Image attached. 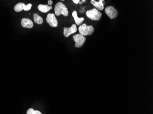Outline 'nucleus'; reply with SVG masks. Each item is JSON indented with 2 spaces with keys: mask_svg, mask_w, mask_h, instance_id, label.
<instances>
[{
  "mask_svg": "<svg viewBox=\"0 0 153 114\" xmlns=\"http://www.w3.org/2000/svg\"><path fill=\"white\" fill-rule=\"evenodd\" d=\"M21 25L25 28H31L33 27V24L30 19L24 18L21 20Z\"/></svg>",
  "mask_w": 153,
  "mask_h": 114,
  "instance_id": "6e6552de",
  "label": "nucleus"
},
{
  "mask_svg": "<svg viewBox=\"0 0 153 114\" xmlns=\"http://www.w3.org/2000/svg\"><path fill=\"white\" fill-rule=\"evenodd\" d=\"M33 20L34 22L38 24H41L43 23V19L38 15V14L34 13L33 14Z\"/></svg>",
  "mask_w": 153,
  "mask_h": 114,
  "instance_id": "f8f14e48",
  "label": "nucleus"
},
{
  "mask_svg": "<svg viewBox=\"0 0 153 114\" xmlns=\"http://www.w3.org/2000/svg\"><path fill=\"white\" fill-rule=\"evenodd\" d=\"M32 4L31 3H29V4H27V5H25V8H24V10L25 11H29L30 10L31 8Z\"/></svg>",
  "mask_w": 153,
  "mask_h": 114,
  "instance_id": "4468645a",
  "label": "nucleus"
},
{
  "mask_svg": "<svg viewBox=\"0 0 153 114\" xmlns=\"http://www.w3.org/2000/svg\"><path fill=\"white\" fill-rule=\"evenodd\" d=\"M73 38L75 42V47L76 48H81L82 47L86 40V38L80 33L74 35Z\"/></svg>",
  "mask_w": 153,
  "mask_h": 114,
  "instance_id": "20e7f679",
  "label": "nucleus"
},
{
  "mask_svg": "<svg viewBox=\"0 0 153 114\" xmlns=\"http://www.w3.org/2000/svg\"><path fill=\"white\" fill-rule=\"evenodd\" d=\"M72 16H73V18L74 19L75 22L76 24L77 25H80L83 22L84 20H85L83 18H79L78 17L77 12L76 11H74L73 13H72Z\"/></svg>",
  "mask_w": 153,
  "mask_h": 114,
  "instance_id": "9b49d317",
  "label": "nucleus"
},
{
  "mask_svg": "<svg viewBox=\"0 0 153 114\" xmlns=\"http://www.w3.org/2000/svg\"><path fill=\"white\" fill-rule=\"evenodd\" d=\"M77 31L76 26L74 24L70 27H64L63 28V34L66 37H68L71 34L75 33Z\"/></svg>",
  "mask_w": 153,
  "mask_h": 114,
  "instance_id": "0eeeda50",
  "label": "nucleus"
},
{
  "mask_svg": "<svg viewBox=\"0 0 153 114\" xmlns=\"http://www.w3.org/2000/svg\"><path fill=\"white\" fill-rule=\"evenodd\" d=\"M79 30L80 34L85 36L91 35L94 32V29L93 26H87L86 24H84L79 27Z\"/></svg>",
  "mask_w": 153,
  "mask_h": 114,
  "instance_id": "f03ea898",
  "label": "nucleus"
},
{
  "mask_svg": "<svg viewBox=\"0 0 153 114\" xmlns=\"http://www.w3.org/2000/svg\"><path fill=\"white\" fill-rule=\"evenodd\" d=\"M73 2L74 3H75V4H78V3H79L80 1L79 0H73Z\"/></svg>",
  "mask_w": 153,
  "mask_h": 114,
  "instance_id": "dca6fc26",
  "label": "nucleus"
},
{
  "mask_svg": "<svg viewBox=\"0 0 153 114\" xmlns=\"http://www.w3.org/2000/svg\"><path fill=\"white\" fill-rule=\"evenodd\" d=\"M83 1V2H85V1H84V0H83V1Z\"/></svg>",
  "mask_w": 153,
  "mask_h": 114,
  "instance_id": "6ab92c4d",
  "label": "nucleus"
},
{
  "mask_svg": "<svg viewBox=\"0 0 153 114\" xmlns=\"http://www.w3.org/2000/svg\"><path fill=\"white\" fill-rule=\"evenodd\" d=\"M34 114H42V113L39 110H34Z\"/></svg>",
  "mask_w": 153,
  "mask_h": 114,
  "instance_id": "f3484780",
  "label": "nucleus"
},
{
  "mask_svg": "<svg viewBox=\"0 0 153 114\" xmlns=\"http://www.w3.org/2000/svg\"><path fill=\"white\" fill-rule=\"evenodd\" d=\"M105 13L110 19H114L117 18L118 15V12L117 9L113 6H108L105 9Z\"/></svg>",
  "mask_w": 153,
  "mask_h": 114,
  "instance_id": "39448f33",
  "label": "nucleus"
},
{
  "mask_svg": "<svg viewBox=\"0 0 153 114\" xmlns=\"http://www.w3.org/2000/svg\"><path fill=\"white\" fill-rule=\"evenodd\" d=\"M25 6V4L24 3H22V2H19L15 5L14 7V10L16 12H20L24 10Z\"/></svg>",
  "mask_w": 153,
  "mask_h": 114,
  "instance_id": "ddd939ff",
  "label": "nucleus"
},
{
  "mask_svg": "<svg viewBox=\"0 0 153 114\" xmlns=\"http://www.w3.org/2000/svg\"><path fill=\"white\" fill-rule=\"evenodd\" d=\"M52 6L47 5L39 4L38 7L39 10L42 13H46L52 9Z\"/></svg>",
  "mask_w": 153,
  "mask_h": 114,
  "instance_id": "9d476101",
  "label": "nucleus"
},
{
  "mask_svg": "<svg viewBox=\"0 0 153 114\" xmlns=\"http://www.w3.org/2000/svg\"><path fill=\"white\" fill-rule=\"evenodd\" d=\"M55 14L57 16L61 15L67 17L68 15V8L62 2H58L56 4L55 7Z\"/></svg>",
  "mask_w": 153,
  "mask_h": 114,
  "instance_id": "f257e3e1",
  "label": "nucleus"
},
{
  "mask_svg": "<svg viewBox=\"0 0 153 114\" xmlns=\"http://www.w3.org/2000/svg\"><path fill=\"white\" fill-rule=\"evenodd\" d=\"M46 22L52 27H57L58 21L54 13H49L46 17Z\"/></svg>",
  "mask_w": 153,
  "mask_h": 114,
  "instance_id": "423d86ee",
  "label": "nucleus"
},
{
  "mask_svg": "<svg viewBox=\"0 0 153 114\" xmlns=\"http://www.w3.org/2000/svg\"><path fill=\"white\" fill-rule=\"evenodd\" d=\"M86 15L88 18L92 20L99 21L102 16V13L97 9L93 8L87 11Z\"/></svg>",
  "mask_w": 153,
  "mask_h": 114,
  "instance_id": "7ed1b4c3",
  "label": "nucleus"
},
{
  "mask_svg": "<svg viewBox=\"0 0 153 114\" xmlns=\"http://www.w3.org/2000/svg\"><path fill=\"white\" fill-rule=\"evenodd\" d=\"M53 3V1L51 0H49L48 1V5H51Z\"/></svg>",
  "mask_w": 153,
  "mask_h": 114,
  "instance_id": "a211bd4d",
  "label": "nucleus"
},
{
  "mask_svg": "<svg viewBox=\"0 0 153 114\" xmlns=\"http://www.w3.org/2000/svg\"><path fill=\"white\" fill-rule=\"evenodd\" d=\"M91 3L94 5L95 8L98 10L102 11L104 9V5H105V1L104 0H100L99 1L97 2L94 0H92L91 1Z\"/></svg>",
  "mask_w": 153,
  "mask_h": 114,
  "instance_id": "1a4fd4ad",
  "label": "nucleus"
},
{
  "mask_svg": "<svg viewBox=\"0 0 153 114\" xmlns=\"http://www.w3.org/2000/svg\"><path fill=\"white\" fill-rule=\"evenodd\" d=\"M34 110L33 109L30 108L27 110V114H34Z\"/></svg>",
  "mask_w": 153,
  "mask_h": 114,
  "instance_id": "2eb2a0df",
  "label": "nucleus"
}]
</instances>
